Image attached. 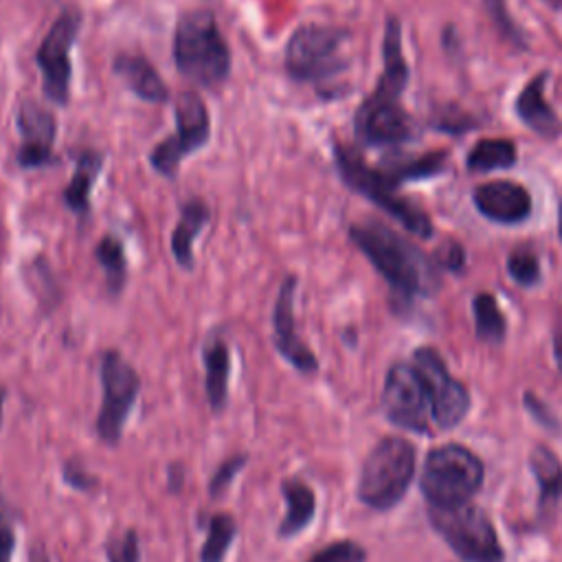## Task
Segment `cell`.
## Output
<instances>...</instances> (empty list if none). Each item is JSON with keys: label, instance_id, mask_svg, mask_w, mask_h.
Instances as JSON below:
<instances>
[{"label": "cell", "instance_id": "3957f363", "mask_svg": "<svg viewBox=\"0 0 562 562\" xmlns=\"http://www.w3.org/2000/svg\"><path fill=\"white\" fill-rule=\"evenodd\" d=\"M334 160L338 167L340 178L345 184L367 200H371L375 206L386 211L391 217H395L406 231H411L417 237H430L432 224L424 209L413 204L411 200L397 195V184L378 167H369L362 158V154L356 147L336 143L334 145Z\"/></svg>", "mask_w": 562, "mask_h": 562}, {"label": "cell", "instance_id": "d4e9b609", "mask_svg": "<svg viewBox=\"0 0 562 562\" xmlns=\"http://www.w3.org/2000/svg\"><path fill=\"white\" fill-rule=\"evenodd\" d=\"M516 145L509 138H481L465 158V167L474 173L509 169L516 165Z\"/></svg>", "mask_w": 562, "mask_h": 562}, {"label": "cell", "instance_id": "2e32d148", "mask_svg": "<svg viewBox=\"0 0 562 562\" xmlns=\"http://www.w3.org/2000/svg\"><path fill=\"white\" fill-rule=\"evenodd\" d=\"M474 204L479 213L498 224H518L531 213L529 191L512 180H492L474 189Z\"/></svg>", "mask_w": 562, "mask_h": 562}, {"label": "cell", "instance_id": "b9f144b4", "mask_svg": "<svg viewBox=\"0 0 562 562\" xmlns=\"http://www.w3.org/2000/svg\"><path fill=\"white\" fill-rule=\"evenodd\" d=\"M553 349H555V358L560 360V364H562V331L555 336V345H553Z\"/></svg>", "mask_w": 562, "mask_h": 562}, {"label": "cell", "instance_id": "4316f807", "mask_svg": "<svg viewBox=\"0 0 562 562\" xmlns=\"http://www.w3.org/2000/svg\"><path fill=\"white\" fill-rule=\"evenodd\" d=\"M94 257L101 263V268L105 270L110 292L119 294L127 281V259H125L123 244L114 235H105L97 244Z\"/></svg>", "mask_w": 562, "mask_h": 562}, {"label": "cell", "instance_id": "f35d334b", "mask_svg": "<svg viewBox=\"0 0 562 562\" xmlns=\"http://www.w3.org/2000/svg\"><path fill=\"white\" fill-rule=\"evenodd\" d=\"M15 549V533L7 518L0 516V562H11Z\"/></svg>", "mask_w": 562, "mask_h": 562}, {"label": "cell", "instance_id": "60d3db41", "mask_svg": "<svg viewBox=\"0 0 562 562\" xmlns=\"http://www.w3.org/2000/svg\"><path fill=\"white\" fill-rule=\"evenodd\" d=\"M31 562H50V560H48L46 551H42L40 547H35L33 553H31Z\"/></svg>", "mask_w": 562, "mask_h": 562}, {"label": "cell", "instance_id": "f6af8a7d", "mask_svg": "<svg viewBox=\"0 0 562 562\" xmlns=\"http://www.w3.org/2000/svg\"><path fill=\"white\" fill-rule=\"evenodd\" d=\"M547 2H551V4H555V7H560V4H562V0H547Z\"/></svg>", "mask_w": 562, "mask_h": 562}, {"label": "cell", "instance_id": "f546056e", "mask_svg": "<svg viewBox=\"0 0 562 562\" xmlns=\"http://www.w3.org/2000/svg\"><path fill=\"white\" fill-rule=\"evenodd\" d=\"M483 2H485V9H487L490 20L494 22L496 31H498L509 44H514L516 48H527L525 33H522L520 26L512 20L505 0H483Z\"/></svg>", "mask_w": 562, "mask_h": 562}, {"label": "cell", "instance_id": "52a82bcc", "mask_svg": "<svg viewBox=\"0 0 562 562\" xmlns=\"http://www.w3.org/2000/svg\"><path fill=\"white\" fill-rule=\"evenodd\" d=\"M349 31L331 24L307 22L299 26L285 46V70L294 81H323L340 72L347 64L340 57Z\"/></svg>", "mask_w": 562, "mask_h": 562}, {"label": "cell", "instance_id": "ac0fdd59", "mask_svg": "<svg viewBox=\"0 0 562 562\" xmlns=\"http://www.w3.org/2000/svg\"><path fill=\"white\" fill-rule=\"evenodd\" d=\"M382 75L375 83V92L400 99L408 83V64L402 53V26L397 18H389L384 26V40H382Z\"/></svg>", "mask_w": 562, "mask_h": 562}, {"label": "cell", "instance_id": "ba28073f", "mask_svg": "<svg viewBox=\"0 0 562 562\" xmlns=\"http://www.w3.org/2000/svg\"><path fill=\"white\" fill-rule=\"evenodd\" d=\"M382 408L391 424L413 432H432L435 411L426 380L415 364L395 362L384 378Z\"/></svg>", "mask_w": 562, "mask_h": 562}, {"label": "cell", "instance_id": "e0dca14e", "mask_svg": "<svg viewBox=\"0 0 562 562\" xmlns=\"http://www.w3.org/2000/svg\"><path fill=\"white\" fill-rule=\"evenodd\" d=\"M547 79H549V72L542 70L525 83V88L516 97V114L538 136L555 138L562 132V123L553 112V108L549 105V101L544 99Z\"/></svg>", "mask_w": 562, "mask_h": 562}, {"label": "cell", "instance_id": "83f0119b", "mask_svg": "<svg viewBox=\"0 0 562 562\" xmlns=\"http://www.w3.org/2000/svg\"><path fill=\"white\" fill-rule=\"evenodd\" d=\"M474 323H476V336L485 342H503L507 325H505V316L496 303V299L492 294H476L474 303Z\"/></svg>", "mask_w": 562, "mask_h": 562}, {"label": "cell", "instance_id": "484cf974", "mask_svg": "<svg viewBox=\"0 0 562 562\" xmlns=\"http://www.w3.org/2000/svg\"><path fill=\"white\" fill-rule=\"evenodd\" d=\"M531 472L540 487V505H551L562 498V463L544 446H536L529 454Z\"/></svg>", "mask_w": 562, "mask_h": 562}, {"label": "cell", "instance_id": "4dcf8cb0", "mask_svg": "<svg viewBox=\"0 0 562 562\" xmlns=\"http://www.w3.org/2000/svg\"><path fill=\"white\" fill-rule=\"evenodd\" d=\"M507 272L516 283L529 288V285L538 283V279H540L538 257L527 248H518L507 259Z\"/></svg>", "mask_w": 562, "mask_h": 562}, {"label": "cell", "instance_id": "277c9868", "mask_svg": "<svg viewBox=\"0 0 562 562\" xmlns=\"http://www.w3.org/2000/svg\"><path fill=\"white\" fill-rule=\"evenodd\" d=\"M415 476V448L402 437L380 439L362 463L358 498L378 512L395 507Z\"/></svg>", "mask_w": 562, "mask_h": 562}, {"label": "cell", "instance_id": "4fadbf2b", "mask_svg": "<svg viewBox=\"0 0 562 562\" xmlns=\"http://www.w3.org/2000/svg\"><path fill=\"white\" fill-rule=\"evenodd\" d=\"M413 364L428 384L437 428L457 426L470 408V395L465 386L450 375L441 356L430 347L415 349Z\"/></svg>", "mask_w": 562, "mask_h": 562}, {"label": "cell", "instance_id": "1f68e13d", "mask_svg": "<svg viewBox=\"0 0 562 562\" xmlns=\"http://www.w3.org/2000/svg\"><path fill=\"white\" fill-rule=\"evenodd\" d=\"M307 562H367V551L353 540H336L318 549Z\"/></svg>", "mask_w": 562, "mask_h": 562}, {"label": "cell", "instance_id": "9a60e30c", "mask_svg": "<svg viewBox=\"0 0 562 562\" xmlns=\"http://www.w3.org/2000/svg\"><path fill=\"white\" fill-rule=\"evenodd\" d=\"M18 132L22 136V145L18 149V165L24 169H37L44 165L55 162L53 156V140L57 134L55 116L29 101L18 112Z\"/></svg>", "mask_w": 562, "mask_h": 562}, {"label": "cell", "instance_id": "d6a6232c", "mask_svg": "<svg viewBox=\"0 0 562 562\" xmlns=\"http://www.w3.org/2000/svg\"><path fill=\"white\" fill-rule=\"evenodd\" d=\"M108 562H138L140 560V547L138 536L134 529H127L123 536L112 538L105 547Z\"/></svg>", "mask_w": 562, "mask_h": 562}, {"label": "cell", "instance_id": "ffe728a7", "mask_svg": "<svg viewBox=\"0 0 562 562\" xmlns=\"http://www.w3.org/2000/svg\"><path fill=\"white\" fill-rule=\"evenodd\" d=\"M204 364V391L211 408L220 413L228 400V378H231V351L222 338H215L202 349Z\"/></svg>", "mask_w": 562, "mask_h": 562}, {"label": "cell", "instance_id": "5b68a950", "mask_svg": "<svg viewBox=\"0 0 562 562\" xmlns=\"http://www.w3.org/2000/svg\"><path fill=\"white\" fill-rule=\"evenodd\" d=\"M483 483V463L465 446L446 443L428 452L422 470V492L430 507H454Z\"/></svg>", "mask_w": 562, "mask_h": 562}, {"label": "cell", "instance_id": "ab89813d", "mask_svg": "<svg viewBox=\"0 0 562 562\" xmlns=\"http://www.w3.org/2000/svg\"><path fill=\"white\" fill-rule=\"evenodd\" d=\"M180 474H182V470H180L178 465H171V468H169L167 481H169V487H171V490H176V485H180V479H182Z\"/></svg>", "mask_w": 562, "mask_h": 562}, {"label": "cell", "instance_id": "44dd1931", "mask_svg": "<svg viewBox=\"0 0 562 562\" xmlns=\"http://www.w3.org/2000/svg\"><path fill=\"white\" fill-rule=\"evenodd\" d=\"M211 217L209 206L202 200H189L180 209V220L171 233V252L182 268H193V241Z\"/></svg>", "mask_w": 562, "mask_h": 562}, {"label": "cell", "instance_id": "9c48e42d", "mask_svg": "<svg viewBox=\"0 0 562 562\" xmlns=\"http://www.w3.org/2000/svg\"><path fill=\"white\" fill-rule=\"evenodd\" d=\"M211 134V116L198 92L184 90L176 99V132L149 151V165L165 178H173L182 158L204 147Z\"/></svg>", "mask_w": 562, "mask_h": 562}, {"label": "cell", "instance_id": "7a4b0ae2", "mask_svg": "<svg viewBox=\"0 0 562 562\" xmlns=\"http://www.w3.org/2000/svg\"><path fill=\"white\" fill-rule=\"evenodd\" d=\"M173 59L182 77L195 86L215 88L231 72V50L211 11H187L176 26Z\"/></svg>", "mask_w": 562, "mask_h": 562}, {"label": "cell", "instance_id": "d590c367", "mask_svg": "<svg viewBox=\"0 0 562 562\" xmlns=\"http://www.w3.org/2000/svg\"><path fill=\"white\" fill-rule=\"evenodd\" d=\"M522 402H525V408H527V413H531V417L533 419H538L544 428H551V430H558L560 428V424H558V419H555V415L529 391V393H525V397H522Z\"/></svg>", "mask_w": 562, "mask_h": 562}, {"label": "cell", "instance_id": "e575fe53", "mask_svg": "<svg viewBox=\"0 0 562 562\" xmlns=\"http://www.w3.org/2000/svg\"><path fill=\"white\" fill-rule=\"evenodd\" d=\"M432 125L439 127V130H446L450 134H461L470 127H474V119L468 116L465 112H461L459 108H441L435 112V119H432Z\"/></svg>", "mask_w": 562, "mask_h": 562}, {"label": "cell", "instance_id": "5bb4252c", "mask_svg": "<svg viewBox=\"0 0 562 562\" xmlns=\"http://www.w3.org/2000/svg\"><path fill=\"white\" fill-rule=\"evenodd\" d=\"M294 292H296V277L288 274L281 281V288L277 292L274 307H272V345L296 371L310 375L318 371V360L296 331Z\"/></svg>", "mask_w": 562, "mask_h": 562}, {"label": "cell", "instance_id": "8fae6325", "mask_svg": "<svg viewBox=\"0 0 562 562\" xmlns=\"http://www.w3.org/2000/svg\"><path fill=\"white\" fill-rule=\"evenodd\" d=\"M81 26V11L75 7H66L48 33L44 35L35 61L42 70V88L48 101L57 105H66L70 97V77H72V66H70V48L77 40Z\"/></svg>", "mask_w": 562, "mask_h": 562}, {"label": "cell", "instance_id": "ee69618b", "mask_svg": "<svg viewBox=\"0 0 562 562\" xmlns=\"http://www.w3.org/2000/svg\"><path fill=\"white\" fill-rule=\"evenodd\" d=\"M2 406H4V389L0 386V424H2Z\"/></svg>", "mask_w": 562, "mask_h": 562}, {"label": "cell", "instance_id": "7bdbcfd3", "mask_svg": "<svg viewBox=\"0 0 562 562\" xmlns=\"http://www.w3.org/2000/svg\"><path fill=\"white\" fill-rule=\"evenodd\" d=\"M558 233H560V239H562V198H560V204H558Z\"/></svg>", "mask_w": 562, "mask_h": 562}, {"label": "cell", "instance_id": "d6986e66", "mask_svg": "<svg viewBox=\"0 0 562 562\" xmlns=\"http://www.w3.org/2000/svg\"><path fill=\"white\" fill-rule=\"evenodd\" d=\"M112 70L127 83V88L143 101L165 103L169 99V90L158 75V70L140 55L121 53L112 61Z\"/></svg>", "mask_w": 562, "mask_h": 562}, {"label": "cell", "instance_id": "30bf717a", "mask_svg": "<svg viewBox=\"0 0 562 562\" xmlns=\"http://www.w3.org/2000/svg\"><path fill=\"white\" fill-rule=\"evenodd\" d=\"M99 373L103 397L94 428L105 443L114 446L121 439L123 426L140 391V378L136 369L119 351L112 349L101 356Z\"/></svg>", "mask_w": 562, "mask_h": 562}, {"label": "cell", "instance_id": "7402d4cb", "mask_svg": "<svg viewBox=\"0 0 562 562\" xmlns=\"http://www.w3.org/2000/svg\"><path fill=\"white\" fill-rule=\"evenodd\" d=\"M281 494L285 498V516L277 527V533L281 538H292L299 531H303L316 512V496L310 485H305L299 479H288L281 483Z\"/></svg>", "mask_w": 562, "mask_h": 562}, {"label": "cell", "instance_id": "836d02e7", "mask_svg": "<svg viewBox=\"0 0 562 562\" xmlns=\"http://www.w3.org/2000/svg\"><path fill=\"white\" fill-rule=\"evenodd\" d=\"M246 461H248V454H246V452H239V454H233V457L224 459V461L217 465V470L213 472V476H211V483H209L211 496L222 494V492L231 485L233 476H235L239 470H244Z\"/></svg>", "mask_w": 562, "mask_h": 562}, {"label": "cell", "instance_id": "6da1fadb", "mask_svg": "<svg viewBox=\"0 0 562 562\" xmlns=\"http://www.w3.org/2000/svg\"><path fill=\"white\" fill-rule=\"evenodd\" d=\"M349 239L364 252L373 268L386 279L395 305H411L432 283V272L422 252L393 228L378 220L349 226Z\"/></svg>", "mask_w": 562, "mask_h": 562}, {"label": "cell", "instance_id": "cb8c5ba5", "mask_svg": "<svg viewBox=\"0 0 562 562\" xmlns=\"http://www.w3.org/2000/svg\"><path fill=\"white\" fill-rule=\"evenodd\" d=\"M103 158L97 151H81L77 156V167L75 173L68 182V187L64 189V202L70 211L83 215L90 209V189L101 171Z\"/></svg>", "mask_w": 562, "mask_h": 562}, {"label": "cell", "instance_id": "7c38bea8", "mask_svg": "<svg viewBox=\"0 0 562 562\" xmlns=\"http://www.w3.org/2000/svg\"><path fill=\"white\" fill-rule=\"evenodd\" d=\"M353 132L362 145H397L415 136V125L400 99L378 94L375 90L353 114Z\"/></svg>", "mask_w": 562, "mask_h": 562}, {"label": "cell", "instance_id": "603a6c76", "mask_svg": "<svg viewBox=\"0 0 562 562\" xmlns=\"http://www.w3.org/2000/svg\"><path fill=\"white\" fill-rule=\"evenodd\" d=\"M446 158L448 151L439 149V151H428L422 156H386L378 169H382L397 187L406 180H419V178H430L437 176L439 171H443L446 167Z\"/></svg>", "mask_w": 562, "mask_h": 562}, {"label": "cell", "instance_id": "74e56055", "mask_svg": "<svg viewBox=\"0 0 562 562\" xmlns=\"http://www.w3.org/2000/svg\"><path fill=\"white\" fill-rule=\"evenodd\" d=\"M441 266H446L448 270H459L463 266V248L457 241H448L439 252H437Z\"/></svg>", "mask_w": 562, "mask_h": 562}, {"label": "cell", "instance_id": "8992f818", "mask_svg": "<svg viewBox=\"0 0 562 562\" xmlns=\"http://www.w3.org/2000/svg\"><path fill=\"white\" fill-rule=\"evenodd\" d=\"M435 531L465 562H505L503 547L487 514L470 503L454 507H430Z\"/></svg>", "mask_w": 562, "mask_h": 562}, {"label": "cell", "instance_id": "f1b7e54d", "mask_svg": "<svg viewBox=\"0 0 562 562\" xmlns=\"http://www.w3.org/2000/svg\"><path fill=\"white\" fill-rule=\"evenodd\" d=\"M237 525L231 514H215L209 520L206 540L200 547V562H224L233 538H235Z\"/></svg>", "mask_w": 562, "mask_h": 562}, {"label": "cell", "instance_id": "8d00e7d4", "mask_svg": "<svg viewBox=\"0 0 562 562\" xmlns=\"http://www.w3.org/2000/svg\"><path fill=\"white\" fill-rule=\"evenodd\" d=\"M61 476L68 485L86 492V490H94L97 487V479L92 474H88L81 465H75V463H66L64 470H61Z\"/></svg>", "mask_w": 562, "mask_h": 562}]
</instances>
